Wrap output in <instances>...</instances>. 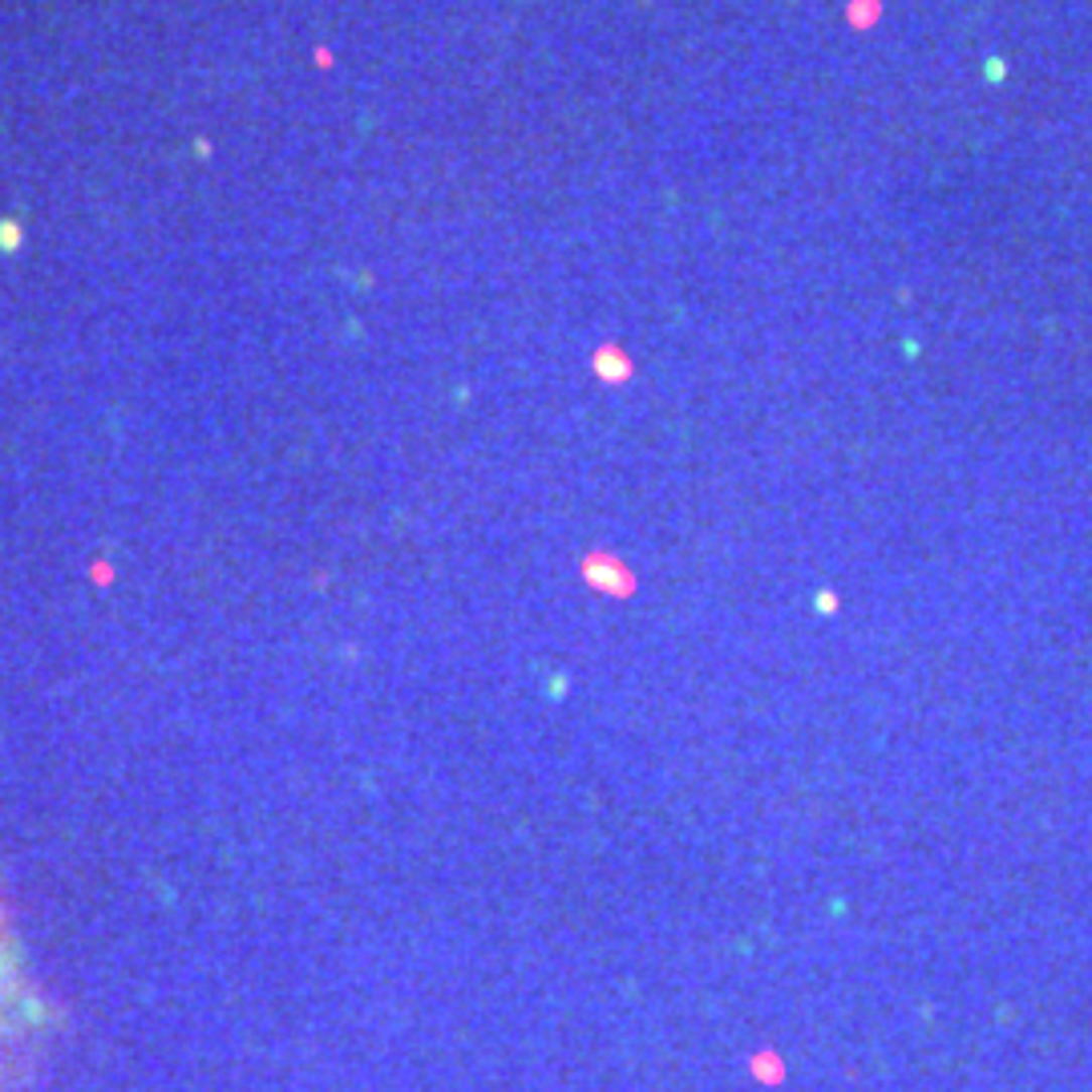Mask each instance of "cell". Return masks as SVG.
<instances>
[{
  "instance_id": "cell-1",
  "label": "cell",
  "mask_w": 1092,
  "mask_h": 1092,
  "mask_svg": "<svg viewBox=\"0 0 1092 1092\" xmlns=\"http://www.w3.org/2000/svg\"><path fill=\"white\" fill-rule=\"evenodd\" d=\"M17 243H21V227H17L13 219H5V223H0V247H5V251H13Z\"/></svg>"
}]
</instances>
